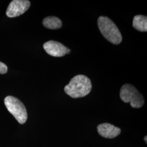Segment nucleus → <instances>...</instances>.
<instances>
[{
    "label": "nucleus",
    "mask_w": 147,
    "mask_h": 147,
    "mask_svg": "<svg viewBox=\"0 0 147 147\" xmlns=\"http://www.w3.org/2000/svg\"><path fill=\"white\" fill-rule=\"evenodd\" d=\"M120 97L122 101L130 103L133 108H141L144 105V98L137 89L131 84H124L120 90Z\"/></svg>",
    "instance_id": "obj_3"
},
{
    "label": "nucleus",
    "mask_w": 147,
    "mask_h": 147,
    "mask_svg": "<svg viewBox=\"0 0 147 147\" xmlns=\"http://www.w3.org/2000/svg\"><path fill=\"white\" fill-rule=\"evenodd\" d=\"M8 68L5 63L0 62V74H4L7 72Z\"/></svg>",
    "instance_id": "obj_10"
},
{
    "label": "nucleus",
    "mask_w": 147,
    "mask_h": 147,
    "mask_svg": "<svg viewBox=\"0 0 147 147\" xmlns=\"http://www.w3.org/2000/svg\"><path fill=\"white\" fill-rule=\"evenodd\" d=\"M133 27L139 31H147V17L142 15L135 16L132 22Z\"/></svg>",
    "instance_id": "obj_9"
},
{
    "label": "nucleus",
    "mask_w": 147,
    "mask_h": 147,
    "mask_svg": "<svg viewBox=\"0 0 147 147\" xmlns=\"http://www.w3.org/2000/svg\"><path fill=\"white\" fill-rule=\"evenodd\" d=\"M31 2L27 0H13L8 5L6 15L9 18L21 16L30 8Z\"/></svg>",
    "instance_id": "obj_5"
},
{
    "label": "nucleus",
    "mask_w": 147,
    "mask_h": 147,
    "mask_svg": "<svg viewBox=\"0 0 147 147\" xmlns=\"http://www.w3.org/2000/svg\"><path fill=\"white\" fill-rule=\"evenodd\" d=\"M147 136H146V137H144V141H146V143H147Z\"/></svg>",
    "instance_id": "obj_11"
},
{
    "label": "nucleus",
    "mask_w": 147,
    "mask_h": 147,
    "mask_svg": "<svg viewBox=\"0 0 147 147\" xmlns=\"http://www.w3.org/2000/svg\"><path fill=\"white\" fill-rule=\"evenodd\" d=\"M97 130L100 136L107 138H113L121 134L120 128L109 123L100 124L97 126Z\"/></svg>",
    "instance_id": "obj_7"
},
{
    "label": "nucleus",
    "mask_w": 147,
    "mask_h": 147,
    "mask_svg": "<svg viewBox=\"0 0 147 147\" xmlns=\"http://www.w3.org/2000/svg\"><path fill=\"white\" fill-rule=\"evenodd\" d=\"M5 104L8 111L21 124L27 119V113L25 105L21 101L13 96H8L5 99Z\"/></svg>",
    "instance_id": "obj_4"
},
{
    "label": "nucleus",
    "mask_w": 147,
    "mask_h": 147,
    "mask_svg": "<svg viewBox=\"0 0 147 147\" xmlns=\"http://www.w3.org/2000/svg\"><path fill=\"white\" fill-rule=\"evenodd\" d=\"M100 32L110 42L118 45L122 41V36L116 24L107 16H101L98 19Z\"/></svg>",
    "instance_id": "obj_2"
},
{
    "label": "nucleus",
    "mask_w": 147,
    "mask_h": 147,
    "mask_svg": "<svg viewBox=\"0 0 147 147\" xmlns=\"http://www.w3.org/2000/svg\"><path fill=\"white\" fill-rule=\"evenodd\" d=\"M43 47L47 53L53 57H62L70 52V50L62 43L53 40L45 42Z\"/></svg>",
    "instance_id": "obj_6"
},
{
    "label": "nucleus",
    "mask_w": 147,
    "mask_h": 147,
    "mask_svg": "<svg viewBox=\"0 0 147 147\" xmlns=\"http://www.w3.org/2000/svg\"><path fill=\"white\" fill-rule=\"evenodd\" d=\"M42 24L46 28L51 30H57L61 28L62 26V22L56 16H47L44 18Z\"/></svg>",
    "instance_id": "obj_8"
},
{
    "label": "nucleus",
    "mask_w": 147,
    "mask_h": 147,
    "mask_svg": "<svg viewBox=\"0 0 147 147\" xmlns=\"http://www.w3.org/2000/svg\"><path fill=\"white\" fill-rule=\"evenodd\" d=\"M92 88L90 80L84 75H78L71 79L64 87L67 94L73 98H82L88 94Z\"/></svg>",
    "instance_id": "obj_1"
}]
</instances>
